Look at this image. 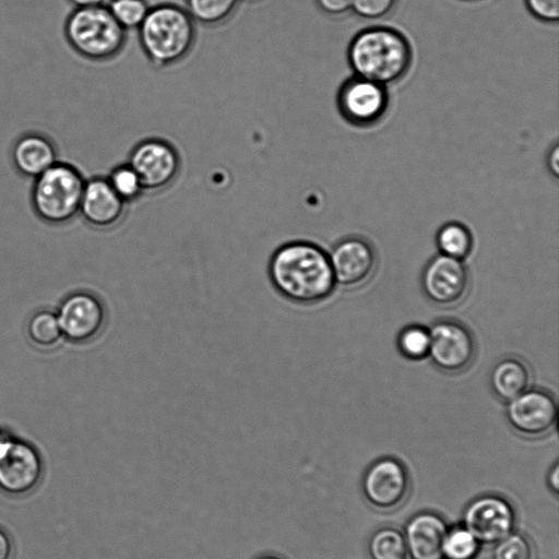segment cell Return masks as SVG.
Here are the masks:
<instances>
[{
  "label": "cell",
  "mask_w": 559,
  "mask_h": 559,
  "mask_svg": "<svg viewBox=\"0 0 559 559\" xmlns=\"http://www.w3.org/2000/svg\"><path fill=\"white\" fill-rule=\"evenodd\" d=\"M267 273L275 290L298 305L319 304L336 286L329 253L307 240H294L276 248L269 260Z\"/></svg>",
  "instance_id": "cell-1"
},
{
  "label": "cell",
  "mask_w": 559,
  "mask_h": 559,
  "mask_svg": "<svg viewBox=\"0 0 559 559\" xmlns=\"http://www.w3.org/2000/svg\"><path fill=\"white\" fill-rule=\"evenodd\" d=\"M347 61L355 75L386 86L406 75L412 66L413 49L400 31L383 25L370 26L350 39Z\"/></svg>",
  "instance_id": "cell-2"
},
{
  "label": "cell",
  "mask_w": 559,
  "mask_h": 559,
  "mask_svg": "<svg viewBox=\"0 0 559 559\" xmlns=\"http://www.w3.org/2000/svg\"><path fill=\"white\" fill-rule=\"evenodd\" d=\"M136 31L145 57L156 68L185 60L197 39L195 22L186 8L175 3L150 8Z\"/></svg>",
  "instance_id": "cell-3"
},
{
  "label": "cell",
  "mask_w": 559,
  "mask_h": 559,
  "mask_svg": "<svg viewBox=\"0 0 559 559\" xmlns=\"http://www.w3.org/2000/svg\"><path fill=\"white\" fill-rule=\"evenodd\" d=\"M63 35L75 53L92 62L117 58L127 44V31L105 4L75 8L64 21Z\"/></svg>",
  "instance_id": "cell-4"
},
{
  "label": "cell",
  "mask_w": 559,
  "mask_h": 559,
  "mask_svg": "<svg viewBox=\"0 0 559 559\" xmlns=\"http://www.w3.org/2000/svg\"><path fill=\"white\" fill-rule=\"evenodd\" d=\"M85 180L75 165L58 160L33 179L29 197L35 214L51 225L72 221L80 211Z\"/></svg>",
  "instance_id": "cell-5"
},
{
  "label": "cell",
  "mask_w": 559,
  "mask_h": 559,
  "mask_svg": "<svg viewBox=\"0 0 559 559\" xmlns=\"http://www.w3.org/2000/svg\"><path fill=\"white\" fill-rule=\"evenodd\" d=\"M390 95L385 85L353 75L346 79L336 94L342 118L355 127H370L386 114Z\"/></svg>",
  "instance_id": "cell-6"
},
{
  "label": "cell",
  "mask_w": 559,
  "mask_h": 559,
  "mask_svg": "<svg viewBox=\"0 0 559 559\" xmlns=\"http://www.w3.org/2000/svg\"><path fill=\"white\" fill-rule=\"evenodd\" d=\"M428 357L442 372L455 374L466 370L476 356V341L472 331L454 319L436 321L429 328Z\"/></svg>",
  "instance_id": "cell-7"
},
{
  "label": "cell",
  "mask_w": 559,
  "mask_h": 559,
  "mask_svg": "<svg viewBox=\"0 0 559 559\" xmlns=\"http://www.w3.org/2000/svg\"><path fill=\"white\" fill-rule=\"evenodd\" d=\"M43 473L37 449L7 435L0 444V490L10 496H25L38 486Z\"/></svg>",
  "instance_id": "cell-8"
},
{
  "label": "cell",
  "mask_w": 559,
  "mask_h": 559,
  "mask_svg": "<svg viewBox=\"0 0 559 559\" xmlns=\"http://www.w3.org/2000/svg\"><path fill=\"white\" fill-rule=\"evenodd\" d=\"M128 163L139 175L145 192H158L171 186L181 169L176 147L159 138H148L133 146Z\"/></svg>",
  "instance_id": "cell-9"
},
{
  "label": "cell",
  "mask_w": 559,
  "mask_h": 559,
  "mask_svg": "<svg viewBox=\"0 0 559 559\" xmlns=\"http://www.w3.org/2000/svg\"><path fill=\"white\" fill-rule=\"evenodd\" d=\"M361 489L366 501L379 511L399 508L411 490V477L397 459L384 456L374 461L365 472Z\"/></svg>",
  "instance_id": "cell-10"
},
{
  "label": "cell",
  "mask_w": 559,
  "mask_h": 559,
  "mask_svg": "<svg viewBox=\"0 0 559 559\" xmlns=\"http://www.w3.org/2000/svg\"><path fill=\"white\" fill-rule=\"evenodd\" d=\"M558 405L554 394L542 388H528L506 405L511 428L527 438L549 433L557 423Z\"/></svg>",
  "instance_id": "cell-11"
},
{
  "label": "cell",
  "mask_w": 559,
  "mask_h": 559,
  "mask_svg": "<svg viewBox=\"0 0 559 559\" xmlns=\"http://www.w3.org/2000/svg\"><path fill=\"white\" fill-rule=\"evenodd\" d=\"M462 521L480 544L492 545L512 533L516 513L509 500L487 493L468 503Z\"/></svg>",
  "instance_id": "cell-12"
},
{
  "label": "cell",
  "mask_w": 559,
  "mask_h": 559,
  "mask_svg": "<svg viewBox=\"0 0 559 559\" xmlns=\"http://www.w3.org/2000/svg\"><path fill=\"white\" fill-rule=\"evenodd\" d=\"M426 298L438 307H453L469 290V273L463 261L443 254L433 255L420 277Z\"/></svg>",
  "instance_id": "cell-13"
},
{
  "label": "cell",
  "mask_w": 559,
  "mask_h": 559,
  "mask_svg": "<svg viewBox=\"0 0 559 559\" xmlns=\"http://www.w3.org/2000/svg\"><path fill=\"white\" fill-rule=\"evenodd\" d=\"M56 313L63 337L76 344L97 337L107 319L105 305L90 292L70 294L61 301Z\"/></svg>",
  "instance_id": "cell-14"
},
{
  "label": "cell",
  "mask_w": 559,
  "mask_h": 559,
  "mask_svg": "<svg viewBox=\"0 0 559 559\" xmlns=\"http://www.w3.org/2000/svg\"><path fill=\"white\" fill-rule=\"evenodd\" d=\"M329 259L335 284L344 288H357L369 282L378 265L377 250L361 236H348L337 241Z\"/></svg>",
  "instance_id": "cell-15"
},
{
  "label": "cell",
  "mask_w": 559,
  "mask_h": 559,
  "mask_svg": "<svg viewBox=\"0 0 559 559\" xmlns=\"http://www.w3.org/2000/svg\"><path fill=\"white\" fill-rule=\"evenodd\" d=\"M127 204L106 177L93 176L85 180L79 214L92 227L110 229L124 217Z\"/></svg>",
  "instance_id": "cell-16"
},
{
  "label": "cell",
  "mask_w": 559,
  "mask_h": 559,
  "mask_svg": "<svg viewBox=\"0 0 559 559\" xmlns=\"http://www.w3.org/2000/svg\"><path fill=\"white\" fill-rule=\"evenodd\" d=\"M449 527L445 520L432 511L413 515L404 528L411 559H443L442 548Z\"/></svg>",
  "instance_id": "cell-17"
},
{
  "label": "cell",
  "mask_w": 559,
  "mask_h": 559,
  "mask_svg": "<svg viewBox=\"0 0 559 559\" xmlns=\"http://www.w3.org/2000/svg\"><path fill=\"white\" fill-rule=\"evenodd\" d=\"M53 140L39 131H27L11 147V163L22 177L35 179L58 162Z\"/></svg>",
  "instance_id": "cell-18"
},
{
  "label": "cell",
  "mask_w": 559,
  "mask_h": 559,
  "mask_svg": "<svg viewBox=\"0 0 559 559\" xmlns=\"http://www.w3.org/2000/svg\"><path fill=\"white\" fill-rule=\"evenodd\" d=\"M488 381L493 395L507 403L531 386L532 370L523 358L506 356L492 366Z\"/></svg>",
  "instance_id": "cell-19"
},
{
  "label": "cell",
  "mask_w": 559,
  "mask_h": 559,
  "mask_svg": "<svg viewBox=\"0 0 559 559\" xmlns=\"http://www.w3.org/2000/svg\"><path fill=\"white\" fill-rule=\"evenodd\" d=\"M436 246L440 254L464 261L473 251L474 239L467 226L448 222L438 229Z\"/></svg>",
  "instance_id": "cell-20"
},
{
  "label": "cell",
  "mask_w": 559,
  "mask_h": 559,
  "mask_svg": "<svg viewBox=\"0 0 559 559\" xmlns=\"http://www.w3.org/2000/svg\"><path fill=\"white\" fill-rule=\"evenodd\" d=\"M368 554L370 559H407L403 532L394 526L379 527L368 540Z\"/></svg>",
  "instance_id": "cell-21"
},
{
  "label": "cell",
  "mask_w": 559,
  "mask_h": 559,
  "mask_svg": "<svg viewBox=\"0 0 559 559\" xmlns=\"http://www.w3.org/2000/svg\"><path fill=\"white\" fill-rule=\"evenodd\" d=\"M26 332L33 345L41 349L56 347L63 337L57 313L39 310L31 316Z\"/></svg>",
  "instance_id": "cell-22"
},
{
  "label": "cell",
  "mask_w": 559,
  "mask_h": 559,
  "mask_svg": "<svg viewBox=\"0 0 559 559\" xmlns=\"http://www.w3.org/2000/svg\"><path fill=\"white\" fill-rule=\"evenodd\" d=\"M240 0H186V10L195 23L218 26L235 13Z\"/></svg>",
  "instance_id": "cell-23"
},
{
  "label": "cell",
  "mask_w": 559,
  "mask_h": 559,
  "mask_svg": "<svg viewBox=\"0 0 559 559\" xmlns=\"http://www.w3.org/2000/svg\"><path fill=\"white\" fill-rule=\"evenodd\" d=\"M106 178L126 203L140 199L145 192L139 175L128 162L116 165Z\"/></svg>",
  "instance_id": "cell-24"
},
{
  "label": "cell",
  "mask_w": 559,
  "mask_h": 559,
  "mask_svg": "<svg viewBox=\"0 0 559 559\" xmlns=\"http://www.w3.org/2000/svg\"><path fill=\"white\" fill-rule=\"evenodd\" d=\"M480 549V543L464 526L449 528L444 538L443 559H475Z\"/></svg>",
  "instance_id": "cell-25"
},
{
  "label": "cell",
  "mask_w": 559,
  "mask_h": 559,
  "mask_svg": "<svg viewBox=\"0 0 559 559\" xmlns=\"http://www.w3.org/2000/svg\"><path fill=\"white\" fill-rule=\"evenodd\" d=\"M401 355L411 360H421L428 357L430 335L429 329L412 324L402 329L396 340Z\"/></svg>",
  "instance_id": "cell-26"
},
{
  "label": "cell",
  "mask_w": 559,
  "mask_h": 559,
  "mask_svg": "<svg viewBox=\"0 0 559 559\" xmlns=\"http://www.w3.org/2000/svg\"><path fill=\"white\" fill-rule=\"evenodd\" d=\"M107 7L127 32L138 29L150 10L146 0H110Z\"/></svg>",
  "instance_id": "cell-27"
},
{
  "label": "cell",
  "mask_w": 559,
  "mask_h": 559,
  "mask_svg": "<svg viewBox=\"0 0 559 559\" xmlns=\"http://www.w3.org/2000/svg\"><path fill=\"white\" fill-rule=\"evenodd\" d=\"M491 559H535V548L527 536L511 533L495 544Z\"/></svg>",
  "instance_id": "cell-28"
},
{
  "label": "cell",
  "mask_w": 559,
  "mask_h": 559,
  "mask_svg": "<svg viewBox=\"0 0 559 559\" xmlns=\"http://www.w3.org/2000/svg\"><path fill=\"white\" fill-rule=\"evenodd\" d=\"M397 0H352L350 10L367 20H378L388 15Z\"/></svg>",
  "instance_id": "cell-29"
},
{
  "label": "cell",
  "mask_w": 559,
  "mask_h": 559,
  "mask_svg": "<svg viewBox=\"0 0 559 559\" xmlns=\"http://www.w3.org/2000/svg\"><path fill=\"white\" fill-rule=\"evenodd\" d=\"M525 4L543 22L556 23L559 19V0H525Z\"/></svg>",
  "instance_id": "cell-30"
},
{
  "label": "cell",
  "mask_w": 559,
  "mask_h": 559,
  "mask_svg": "<svg viewBox=\"0 0 559 559\" xmlns=\"http://www.w3.org/2000/svg\"><path fill=\"white\" fill-rule=\"evenodd\" d=\"M318 8L325 14L338 16L350 11L352 0H316Z\"/></svg>",
  "instance_id": "cell-31"
},
{
  "label": "cell",
  "mask_w": 559,
  "mask_h": 559,
  "mask_svg": "<svg viewBox=\"0 0 559 559\" xmlns=\"http://www.w3.org/2000/svg\"><path fill=\"white\" fill-rule=\"evenodd\" d=\"M13 543L9 534L0 528V559H12Z\"/></svg>",
  "instance_id": "cell-32"
},
{
  "label": "cell",
  "mask_w": 559,
  "mask_h": 559,
  "mask_svg": "<svg viewBox=\"0 0 559 559\" xmlns=\"http://www.w3.org/2000/svg\"><path fill=\"white\" fill-rule=\"evenodd\" d=\"M547 167L555 178L559 176V146L557 143L548 152Z\"/></svg>",
  "instance_id": "cell-33"
},
{
  "label": "cell",
  "mask_w": 559,
  "mask_h": 559,
  "mask_svg": "<svg viewBox=\"0 0 559 559\" xmlns=\"http://www.w3.org/2000/svg\"><path fill=\"white\" fill-rule=\"evenodd\" d=\"M548 486L557 495L559 490V466L555 463L548 474Z\"/></svg>",
  "instance_id": "cell-34"
},
{
  "label": "cell",
  "mask_w": 559,
  "mask_h": 559,
  "mask_svg": "<svg viewBox=\"0 0 559 559\" xmlns=\"http://www.w3.org/2000/svg\"><path fill=\"white\" fill-rule=\"evenodd\" d=\"M75 8L104 4L105 0H69Z\"/></svg>",
  "instance_id": "cell-35"
},
{
  "label": "cell",
  "mask_w": 559,
  "mask_h": 559,
  "mask_svg": "<svg viewBox=\"0 0 559 559\" xmlns=\"http://www.w3.org/2000/svg\"><path fill=\"white\" fill-rule=\"evenodd\" d=\"M253 559H285L283 558L282 556L280 555H276V554H272V552H265V554H262V555H259L257 556L255 558Z\"/></svg>",
  "instance_id": "cell-36"
},
{
  "label": "cell",
  "mask_w": 559,
  "mask_h": 559,
  "mask_svg": "<svg viewBox=\"0 0 559 559\" xmlns=\"http://www.w3.org/2000/svg\"><path fill=\"white\" fill-rule=\"evenodd\" d=\"M5 436H7V435H5L4 432L0 431V444H1V442H2V440L4 439V437H5Z\"/></svg>",
  "instance_id": "cell-37"
},
{
  "label": "cell",
  "mask_w": 559,
  "mask_h": 559,
  "mask_svg": "<svg viewBox=\"0 0 559 559\" xmlns=\"http://www.w3.org/2000/svg\"><path fill=\"white\" fill-rule=\"evenodd\" d=\"M246 1H257V0H246Z\"/></svg>",
  "instance_id": "cell-38"
},
{
  "label": "cell",
  "mask_w": 559,
  "mask_h": 559,
  "mask_svg": "<svg viewBox=\"0 0 559 559\" xmlns=\"http://www.w3.org/2000/svg\"><path fill=\"white\" fill-rule=\"evenodd\" d=\"M465 1H471V0H465Z\"/></svg>",
  "instance_id": "cell-39"
}]
</instances>
